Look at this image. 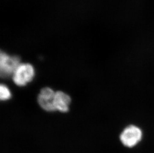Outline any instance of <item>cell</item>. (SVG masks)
<instances>
[{
	"label": "cell",
	"mask_w": 154,
	"mask_h": 153,
	"mask_svg": "<svg viewBox=\"0 0 154 153\" xmlns=\"http://www.w3.org/2000/svg\"><path fill=\"white\" fill-rule=\"evenodd\" d=\"M11 97V94L9 88L5 85L2 84L0 87V98L2 100H9Z\"/></svg>",
	"instance_id": "8992f818"
},
{
	"label": "cell",
	"mask_w": 154,
	"mask_h": 153,
	"mask_svg": "<svg viewBox=\"0 0 154 153\" xmlns=\"http://www.w3.org/2000/svg\"><path fill=\"white\" fill-rule=\"evenodd\" d=\"M142 138V132L136 126H128L122 131L120 136L121 142L124 146L132 148L138 144Z\"/></svg>",
	"instance_id": "3957f363"
},
{
	"label": "cell",
	"mask_w": 154,
	"mask_h": 153,
	"mask_svg": "<svg viewBox=\"0 0 154 153\" xmlns=\"http://www.w3.org/2000/svg\"><path fill=\"white\" fill-rule=\"evenodd\" d=\"M70 103L71 99L67 94L61 91L55 92L54 104L56 110L66 112L69 110Z\"/></svg>",
	"instance_id": "5b68a950"
},
{
	"label": "cell",
	"mask_w": 154,
	"mask_h": 153,
	"mask_svg": "<svg viewBox=\"0 0 154 153\" xmlns=\"http://www.w3.org/2000/svg\"><path fill=\"white\" fill-rule=\"evenodd\" d=\"M20 58L17 56H10L1 51L0 54V72L1 76L8 78L15 72L20 64Z\"/></svg>",
	"instance_id": "6da1fadb"
},
{
	"label": "cell",
	"mask_w": 154,
	"mask_h": 153,
	"mask_svg": "<svg viewBox=\"0 0 154 153\" xmlns=\"http://www.w3.org/2000/svg\"><path fill=\"white\" fill-rule=\"evenodd\" d=\"M55 92L49 88H45L41 90L38 96V103L42 108L47 111L56 110L54 98Z\"/></svg>",
	"instance_id": "277c9868"
},
{
	"label": "cell",
	"mask_w": 154,
	"mask_h": 153,
	"mask_svg": "<svg viewBox=\"0 0 154 153\" xmlns=\"http://www.w3.org/2000/svg\"><path fill=\"white\" fill-rule=\"evenodd\" d=\"M34 67L30 64H20L13 74L14 82L17 85L22 87L32 81L35 76Z\"/></svg>",
	"instance_id": "7a4b0ae2"
}]
</instances>
